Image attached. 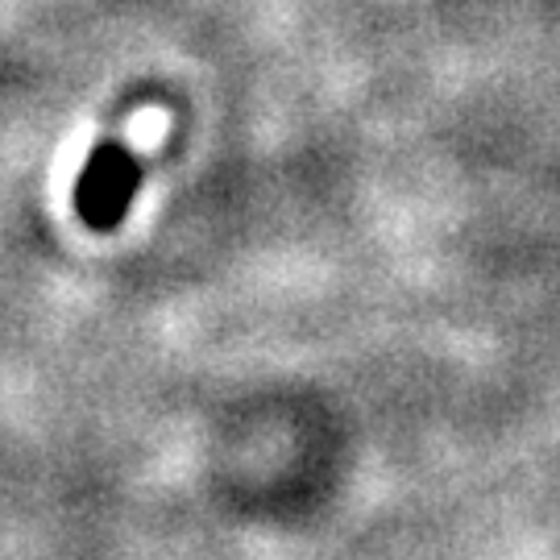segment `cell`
Segmentation results:
<instances>
[{"instance_id": "1", "label": "cell", "mask_w": 560, "mask_h": 560, "mask_svg": "<svg viewBox=\"0 0 560 560\" xmlns=\"http://www.w3.org/2000/svg\"><path fill=\"white\" fill-rule=\"evenodd\" d=\"M141 171L145 166L133 154V145H125L120 138L96 141L75 183V212L92 233H113L125 224L129 208L138 200Z\"/></svg>"}]
</instances>
